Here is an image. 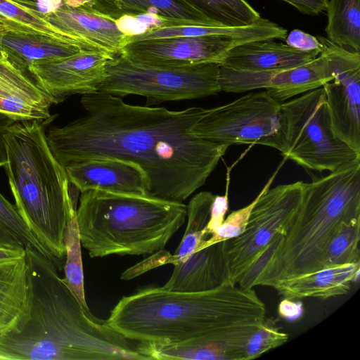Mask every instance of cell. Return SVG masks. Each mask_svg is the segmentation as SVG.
I'll use <instances>...</instances> for the list:
<instances>
[{"mask_svg":"<svg viewBox=\"0 0 360 360\" xmlns=\"http://www.w3.org/2000/svg\"><path fill=\"white\" fill-rule=\"evenodd\" d=\"M80 102L84 116L49 129L53 155L65 168L105 158L136 163L147 176L151 197L183 202L205 183L229 147L193 133L207 108L135 105L101 91L83 95Z\"/></svg>","mask_w":360,"mask_h":360,"instance_id":"1","label":"cell"},{"mask_svg":"<svg viewBox=\"0 0 360 360\" xmlns=\"http://www.w3.org/2000/svg\"><path fill=\"white\" fill-rule=\"evenodd\" d=\"M30 319L0 335V360H143L139 342L87 314L52 260L25 248Z\"/></svg>","mask_w":360,"mask_h":360,"instance_id":"2","label":"cell"},{"mask_svg":"<svg viewBox=\"0 0 360 360\" xmlns=\"http://www.w3.org/2000/svg\"><path fill=\"white\" fill-rule=\"evenodd\" d=\"M266 306L253 289L224 285L202 292L148 287L122 297L106 323L124 338L156 346L262 324Z\"/></svg>","mask_w":360,"mask_h":360,"instance_id":"3","label":"cell"},{"mask_svg":"<svg viewBox=\"0 0 360 360\" xmlns=\"http://www.w3.org/2000/svg\"><path fill=\"white\" fill-rule=\"evenodd\" d=\"M56 116L13 124L4 135V168L19 214L60 271L65 262V230L77 207L65 168L46 139V128Z\"/></svg>","mask_w":360,"mask_h":360,"instance_id":"4","label":"cell"},{"mask_svg":"<svg viewBox=\"0 0 360 360\" xmlns=\"http://www.w3.org/2000/svg\"><path fill=\"white\" fill-rule=\"evenodd\" d=\"M186 213L180 202L91 190L82 193L76 218L81 244L94 258L163 250Z\"/></svg>","mask_w":360,"mask_h":360,"instance_id":"5","label":"cell"},{"mask_svg":"<svg viewBox=\"0 0 360 360\" xmlns=\"http://www.w3.org/2000/svg\"><path fill=\"white\" fill-rule=\"evenodd\" d=\"M356 219H360V164L304 183L269 286L324 269L332 239L344 224Z\"/></svg>","mask_w":360,"mask_h":360,"instance_id":"6","label":"cell"},{"mask_svg":"<svg viewBox=\"0 0 360 360\" xmlns=\"http://www.w3.org/2000/svg\"><path fill=\"white\" fill-rule=\"evenodd\" d=\"M285 147L281 155L307 169L334 172L360 164V152L334 134L323 88L281 103Z\"/></svg>","mask_w":360,"mask_h":360,"instance_id":"7","label":"cell"},{"mask_svg":"<svg viewBox=\"0 0 360 360\" xmlns=\"http://www.w3.org/2000/svg\"><path fill=\"white\" fill-rule=\"evenodd\" d=\"M221 64L162 68L131 62L119 54L109 60L99 91L123 97L145 96L153 103L207 97L220 91Z\"/></svg>","mask_w":360,"mask_h":360,"instance_id":"8","label":"cell"},{"mask_svg":"<svg viewBox=\"0 0 360 360\" xmlns=\"http://www.w3.org/2000/svg\"><path fill=\"white\" fill-rule=\"evenodd\" d=\"M281 104L266 91L250 93L229 103L207 108L192 131L219 144L262 145L282 153L285 131Z\"/></svg>","mask_w":360,"mask_h":360,"instance_id":"9","label":"cell"},{"mask_svg":"<svg viewBox=\"0 0 360 360\" xmlns=\"http://www.w3.org/2000/svg\"><path fill=\"white\" fill-rule=\"evenodd\" d=\"M281 165L259 192L244 231L227 240L229 284L236 285L257 255L278 233L285 234L300 207L304 182L278 185L273 182Z\"/></svg>","mask_w":360,"mask_h":360,"instance_id":"10","label":"cell"},{"mask_svg":"<svg viewBox=\"0 0 360 360\" xmlns=\"http://www.w3.org/2000/svg\"><path fill=\"white\" fill-rule=\"evenodd\" d=\"M253 41L226 34L178 37L131 41L120 55L134 63L162 68H186L221 61L234 46Z\"/></svg>","mask_w":360,"mask_h":360,"instance_id":"11","label":"cell"},{"mask_svg":"<svg viewBox=\"0 0 360 360\" xmlns=\"http://www.w3.org/2000/svg\"><path fill=\"white\" fill-rule=\"evenodd\" d=\"M317 39L327 49L333 63L334 78L322 86L335 136L360 152V53L327 38Z\"/></svg>","mask_w":360,"mask_h":360,"instance_id":"12","label":"cell"},{"mask_svg":"<svg viewBox=\"0 0 360 360\" xmlns=\"http://www.w3.org/2000/svg\"><path fill=\"white\" fill-rule=\"evenodd\" d=\"M302 65L274 71H242L220 66V91L243 93L265 89L279 103L321 87L334 78L333 63L327 49Z\"/></svg>","mask_w":360,"mask_h":360,"instance_id":"13","label":"cell"},{"mask_svg":"<svg viewBox=\"0 0 360 360\" xmlns=\"http://www.w3.org/2000/svg\"><path fill=\"white\" fill-rule=\"evenodd\" d=\"M112 58L103 53L84 51L67 58L35 61L29 72L57 104L71 95L99 91L107 65Z\"/></svg>","mask_w":360,"mask_h":360,"instance_id":"14","label":"cell"},{"mask_svg":"<svg viewBox=\"0 0 360 360\" xmlns=\"http://www.w3.org/2000/svg\"><path fill=\"white\" fill-rule=\"evenodd\" d=\"M45 16L54 27L85 51L115 57L129 42V37L119 30L115 20L92 10L63 4Z\"/></svg>","mask_w":360,"mask_h":360,"instance_id":"15","label":"cell"},{"mask_svg":"<svg viewBox=\"0 0 360 360\" xmlns=\"http://www.w3.org/2000/svg\"><path fill=\"white\" fill-rule=\"evenodd\" d=\"M69 181L79 191L148 195V180L136 163L117 158H97L65 167Z\"/></svg>","mask_w":360,"mask_h":360,"instance_id":"16","label":"cell"},{"mask_svg":"<svg viewBox=\"0 0 360 360\" xmlns=\"http://www.w3.org/2000/svg\"><path fill=\"white\" fill-rule=\"evenodd\" d=\"M261 326L246 325L221 335L172 345L139 342V351L148 359L244 360L246 342Z\"/></svg>","mask_w":360,"mask_h":360,"instance_id":"17","label":"cell"},{"mask_svg":"<svg viewBox=\"0 0 360 360\" xmlns=\"http://www.w3.org/2000/svg\"><path fill=\"white\" fill-rule=\"evenodd\" d=\"M54 98L42 89L31 74L8 59L0 63V112L16 122L46 120L51 116Z\"/></svg>","mask_w":360,"mask_h":360,"instance_id":"18","label":"cell"},{"mask_svg":"<svg viewBox=\"0 0 360 360\" xmlns=\"http://www.w3.org/2000/svg\"><path fill=\"white\" fill-rule=\"evenodd\" d=\"M227 240L193 252L174 270L164 288L179 292H202L230 285Z\"/></svg>","mask_w":360,"mask_h":360,"instance_id":"19","label":"cell"},{"mask_svg":"<svg viewBox=\"0 0 360 360\" xmlns=\"http://www.w3.org/2000/svg\"><path fill=\"white\" fill-rule=\"evenodd\" d=\"M319 55L316 52L300 51L274 39L258 40L228 51L221 65L242 71H274L302 65Z\"/></svg>","mask_w":360,"mask_h":360,"instance_id":"20","label":"cell"},{"mask_svg":"<svg viewBox=\"0 0 360 360\" xmlns=\"http://www.w3.org/2000/svg\"><path fill=\"white\" fill-rule=\"evenodd\" d=\"M0 44L6 58L27 72L35 61L67 58L85 51L69 41L15 27L5 33Z\"/></svg>","mask_w":360,"mask_h":360,"instance_id":"21","label":"cell"},{"mask_svg":"<svg viewBox=\"0 0 360 360\" xmlns=\"http://www.w3.org/2000/svg\"><path fill=\"white\" fill-rule=\"evenodd\" d=\"M360 262L326 267L277 282L273 288L284 298L328 299L346 295L359 277Z\"/></svg>","mask_w":360,"mask_h":360,"instance_id":"22","label":"cell"},{"mask_svg":"<svg viewBox=\"0 0 360 360\" xmlns=\"http://www.w3.org/2000/svg\"><path fill=\"white\" fill-rule=\"evenodd\" d=\"M30 317L25 255L0 264V335L20 333Z\"/></svg>","mask_w":360,"mask_h":360,"instance_id":"23","label":"cell"},{"mask_svg":"<svg viewBox=\"0 0 360 360\" xmlns=\"http://www.w3.org/2000/svg\"><path fill=\"white\" fill-rule=\"evenodd\" d=\"M209 34H226L242 37L250 39L252 41L276 39L285 40L288 35V31L277 24L261 18L255 23L245 27H227L182 25L159 27L141 34L129 37V42L151 39L195 37Z\"/></svg>","mask_w":360,"mask_h":360,"instance_id":"24","label":"cell"},{"mask_svg":"<svg viewBox=\"0 0 360 360\" xmlns=\"http://www.w3.org/2000/svg\"><path fill=\"white\" fill-rule=\"evenodd\" d=\"M327 39L345 49L360 51V0H329Z\"/></svg>","mask_w":360,"mask_h":360,"instance_id":"25","label":"cell"},{"mask_svg":"<svg viewBox=\"0 0 360 360\" xmlns=\"http://www.w3.org/2000/svg\"><path fill=\"white\" fill-rule=\"evenodd\" d=\"M215 195L202 191L194 195L186 205L188 222L178 248L171 255L170 264L185 261L207 239L206 226L210 218Z\"/></svg>","mask_w":360,"mask_h":360,"instance_id":"26","label":"cell"},{"mask_svg":"<svg viewBox=\"0 0 360 360\" xmlns=\"http://www.w3.org/2000/svg\"><path fill=\"white\" fill-rule=\"evenodd\" d=\"M183 1L217 27H245L261 18L259 12L245 0Z\"/></svg>","mask_w":360,"mask_h":360,"instance_id":"27","label":"cell"},{"mask_svg":"<svg viewBox=\"0 0 360 360\" xmlns=\"http://www.w3.org/2000/svg\"><path fill=\"white\" fill-rule=\"evenodd\" d=\"M65 247V278L63 283L75 295L83 310L92 315L86 301L84 272L82 259V244L76 214L68 222L64 233Z\"/></svg>","mask_w":360,"mask_h":360,"instance_id":"28","label":"cell"},{"mask_svg":"<svg viewBox=\"0 0 360 360\" xmlns=\"http://www.w3.org/2000/svg\"><path fill=\"white\" fill-rule=\"evenodd\" d=\"M120 9L122 16L148 13L200 26L217 27L183 0H120Z\"/></svg>","mask_w":360,"mask_h":360,"instance_id":"29","label":"cell"},{"mask_svg":"<svg viewBox=\"0 0 360 360\" xmlns=\"http://www.w3.org/2000/svg\"><path fill=\"white\" fill-rule=\"evenodd\" d=\"M283 240L281 233L272 238L242 274L238 283L239 287L253 289L256 285L268 286L278 262Z\"/></svg>","mask_w":360,"mask_h":360,"instance_id":"30","label":"cell"},{"mask_svg":"<svg viewBox=\"0 0 360 360\" xmlns=\"http://www.w3.org/2000/svg\"><path fill=\"white\" fill-rule=\"evenodd\" d=\"M360 219L344 224L330 243L325 268L360 262Z\"/></svg>","mask_w":360,"mask_h":360,"instance_id":"31","label":"cell"},{"mask_svg":"<svg viewBox=\"0 0 360 360\" xmlns=\"http://www.w3.org/2000/svg\"><path fill=\"white\" fill-rule=\"evenodd\" d=\"M0 15L8 20L13 26L44 33L73 43L54 27L46 16L35 8L13 0H0Z\"/></svg>","mask_w":360,"mask_h":360,"instance_id":"32","label":"cell"},{"mask_svg":"<svg viewBox=\"0 0 360 360\" xmlns=\"http://www.w3.org/2000/svg\"><path fill=\"white\" fill-rule=\"evenodd\" d=\"M0 226L18 237L24 244L25 248H33L55 264V259L51 252L24 222L15 205L8 201L1 193Z\"/></svg>","mask_w":360,"mask_h":360,"instance_id":"33","label":"cell"},{"mask_svg":"<svg viewBox=\"0 0 360 360\" xmlns=\"http://www.w3.org/2000/svg\"><path fill=\"white\" fill-rule=\"evenodd\" d=\"M288 340L287 333L281 332L273 321L265 319L247 341L244 360L258 358L270 349L283 345Z\"/></svg>","mask_w":360,"mask_h":360,"instance_id":"34","label":"cell"},{"mask_svg":"<svg viewBox=\"0 0 360 360\" xmlns=\"http://www.w3.org/2000/svg\"><path fill=\"white\" fill-rule=\"evenodd\" d=\"M259 195V194L247 206L233 211L224 220L216 231L198 245L195 252L214 243L232 239L240 236L247 226L251 211Z\"/></svg>","mask_w":360,"mask_h":360,"instance_id":"35","label":"cell"},{"mask_svg":"<svg viewBox=\"0 0 360 360\" xmlns=\"http://www.w3.org/2000/svg\"><path fill=\"white\" fill-rule=\"evenodd\" d=\"M286 44L302 52H316L320 54L323 45L320 41L310 34L300 30H293L285 39Z\"/></svg>","mask_w":360,"mask_h":360,"instance_id":"36","label":"cell"},{"mask_svg":"<svg viewBox=\"0 0 360 360\" xmlns=\"http://www.w3.org/2000/svg\"><path fill=\"white\" fill-rule=\"evenodd\" d=\"M226 183V191L225 195H215L214 199L213 200L211 208L210 218L205 229L206 233L208 236H211L212 234H213L225 219V215L229 208V174H227Z\"/></svg>","mask_w":360,"mask_h":360,"instance_id":"37","label":"cell"},{"mask_svg":"<svg viewBox=\"0 0 360 360\" xmlns=\"http://www.w3.org/2000/svg\"><path fill=\"white\" fill-rule=\"evenodd\" d=\"M297 8L300 13L316 15L326 11L329 0H283Z\"/></svg>","mask_w":360,"mask_h":360,"instance_id":"38","label":"cell"},{"mask_svg":"<svg viewBox=\"0 0 360 360\" xmlns=\"http://www.w3.org/2000/svg\"><path fill=\"white\" fill-rule=\"evenodd\" d=\"M94 11L112 19L122 16L120 9V0H91Z\"/></svg>","mask_w":360,"mask_h":360,"instance_id":"39","label":"cell"},{"mask_svg":"<svg viewBox=\"0 0 360 360\" xmlns=\"http://www.w3.org/2000/svg\"><path fill=\"white\" fill-rule=\"evenodd\" d=\"M279 315L288 320H295L301 316L303 307L301 302H294L292 300L285 298L278 307Z\"/></svg>","mask_w":360,"mask_h":360,"instance_id":"40","label":"cell"},{"mask_svg":"<svg viewBox=\"0 0 360 360\" xmlns=\"http://www.w3.org/2000/svg\"><path fill=\"white\" fill-rule=\"evenodd\" d=\"M16 121L8 115L0 112V167L6 164V150L4 135L6 130Z\"/></svg>","mask_w":360,"mask_h":360,"instance_id":"41","label":"cell"},{"mask_svg":"<svg viewBox=\"0 0 360 360\" xmlns=\"http://www.w3.org/2000/svg\"><path fill=\"white\" fill-rule=\"evenodd\" d=\"M25 255V248H0V264L16 260Z\"/></svg>","mask_w":360,"mask_h":360,"instance_id":"42","label":"cell"},{"mask_svg":"<svg viewBox=\"0 0 360 360\" xmlns=\"http://www.w3.org/2000/svg\"><path fill=\"white\" fill-rule=\"evenodd\" d=\"M0 248H25V245L18 237L0 226Z\"/></svg>","mask_w":360,"mask_h":360,"instance_id":"43","label":"cell"},{"mask_svg":"<svg viewBox=\"0 0 360 360\" xmlns=\"http://www.w3.org/2000/svg\"><path fill=\"white\" fill-rule=\"evenodd\" d=\"M63 4V0H36L35 8L41 14L46 15Z\"/></svg>","mask_w":360,"mask_h":360,"instance_id":"44","label":"cell"},{"mask_svg":"<svg viewBox=\"0 0 360 360\" xmlns=\"http://www.w3.org/2000/svg\"><path fill=\"white\" fill-rule=\"evenodd\" d=\"M12 25L11 22H9L8 20L4 18L0 15V41L3 36L5 34V33L11 28ZM7 58L4 53L1 46L0 44V63L6 60Z\"/></svg>","mask_w":360,"mask_h":360,"instance_id":"45","label":"cell"},{"mask_svg":"<svg viewBox=\"0 0 360 360\" xmlns=\"http://www.w3.org/2000/svg\"><path fill=\"white\" fill-rule=\"evenodd\" d=\"M63 4L70 7L84 8L94 11L91 0H63Z\"/></svg>","mask_w":360,"mask_h":360,"instance_id":"46","label":"cell"},{"mask_svg":"<svg viewBox=\"0 0 360 360\" xmlns=\"http://www.w3.org/2000/svg\"><path fill=\"white\" fill-rule=\"evenodd\" d=\"M21 4L35 8L36 0H13Z\"/></svg>","mask_w":360,"mask_h":360,"instance_id":"47","label":"cell"}]
</instances>
